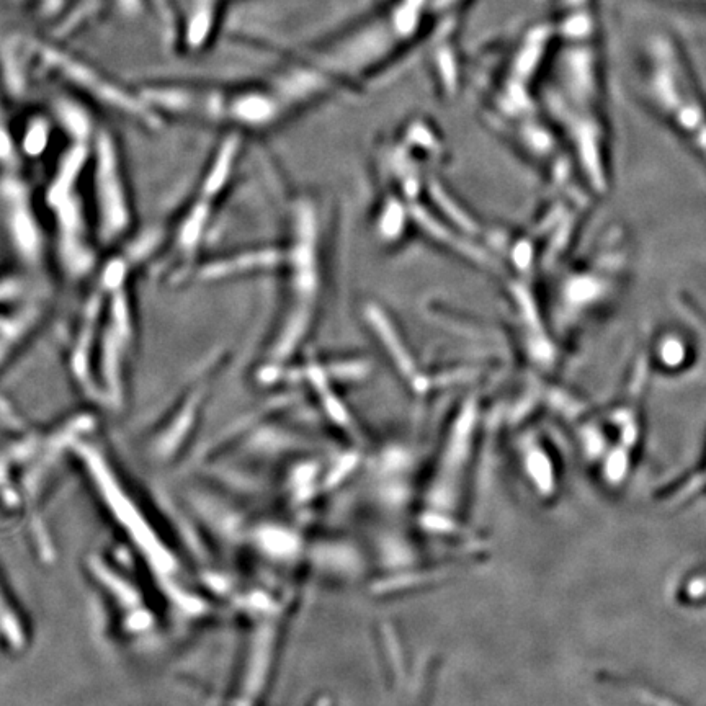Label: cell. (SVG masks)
Instances as JSON below:
<instances>
[{
  "mask_svg": "<svg viewBox=\"0 0 706 706\" xmlns=\"http://www.w3.org/2000/svg\"><path fill=\"white\" fill-rule=\"evenodd\" d=\"M551 41L538 94L595 187L604 182L607 123L604 56L597 0H555Z\"/></svg>",
  "mask_w": 706,
  "mask_h": 706,
  "instance_id": "6da1fadb",
  "label": "cell"
},
{
  "mask_svg": "<svg viewBox=\"0 0 706 706\" xmlns=\"http://www.w3.org/2000/svg\"><path fill=\"white\" fill-rule=\"evenodd\" d=\"M644 99L706 167V92L689 54L671 32H654L639 56Z\"/></svg>",
  "mask_w": 706,
  "mask_h": 706,
  "instance_id": "7a4b0ae2",
  "label": "cell"
},
{
  "mask_svg": "<svg viewBox=\"0 0 706 706\" xmlns=\"http://www.w3.org/2000/svg\"><path fill=\"white\" fill-rule=\"evenodd\" d=\"M15 50L22 54L20 63L27 64L54 81L61 82L68 89L87 99L102 103L115 112L133 118L141 125H161L162 117L146 102L141 92L133 94L120 82L105 74L94 64L64 50L63 46L38 38H17Z\"/></svg>",
  "mask_w": 706,
  "mask_h": 706,
  "instance_id": "3957f363",
  "label": "cell"
},
{
  "mask_svg": "<svg viewBox=\"0 0 706 706\" xmlns=\"http://www.w3.org/2000/svg\"><path fill=\"white\" fill-rule=\"evenodd\" d=\"M229 0H172V33L182 54H200L215 41Z\"/></svg>",
  "mask_w": 706,
  "mask_h": 706,
  "instance_id": "277c9868",
  "label": "cell"
},
{
  "mask_svg": "<svg viewBox=\"0 0 706 706\" xmlns=\"http://www.w3.org/2000/svg\"><path fill=\"white\" fill-rule=\"evenodd\" d=\"M20 9L27 10L41 22L56 23L59 28L68 22L74 12V0H12Z\"/></svg>",
  "mask_w": 706,
  "mask_h": 706,
  "instance_id": "5b68a950",
  "label": "cell"
},
{
  "mask_svg": "<svg viewBox=\"0 0 706 706\" xmlns=\"http://www.w3.org/2000/svg\"><path fill=\"white\" fill-rule=\"evenodd\" d=\"M118 14L125 18H138L146 12V0H112Z\"/></svg>",
  "mask_w": 706,
  "mask_h": 706,
  "instance_id": "8992f818",
  "label": "cell"
},
{
  "mask_svg": "<svg viewBox=\"0 0 706 706\" xmlns=\"http://www.w3.org/2000/svg\"><path fill=\"white\" fill-rule=\"evenodd\" d=\"M679 2H682V4L695 5V7L706 10V0H679Z\"/></svg>",
  "mask_w": 706,
  "mask_h": 706,
  "instance_id": "52a82bcc",
  "label": "cell"
}]
</instances>
